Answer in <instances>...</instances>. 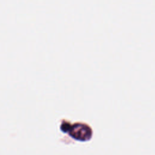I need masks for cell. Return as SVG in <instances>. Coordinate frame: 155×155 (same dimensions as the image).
<instances>
[{
    "instance_id": "cell-1",
    "label": "cell",
    "mask_w": 155,
    "mask_h": 155,
    "mask_svg": "<svg viewBox=\"0 0 155 155\" xmlns=\"http://www.w3.org/2000/svg\"><path fill=\"white\" fill-rule=\"evenodd\" d=\"M68 134L74 140L85 142L89 140L92 137V130L91 128L84 124L75 123L70 128Z\"/></svg>"
},
{
    "instance_id": "cell-2",
    "label": "cell",
    "mask_w": 155,
    "mask_h": 155,
    "mask_svg": "<svg viewBox=\"0 0 155 155\" xmlns=\"http://www.w3.org/2000/svg\"><path fill=\"white\" fill-rule=\"evenodd\" d=\"M71 127V125L68 122H66L65 120H64V121H62V123L60 126V129L62 132L64 133H67L69 132Z\"/></svg>"
}]
</instances>
